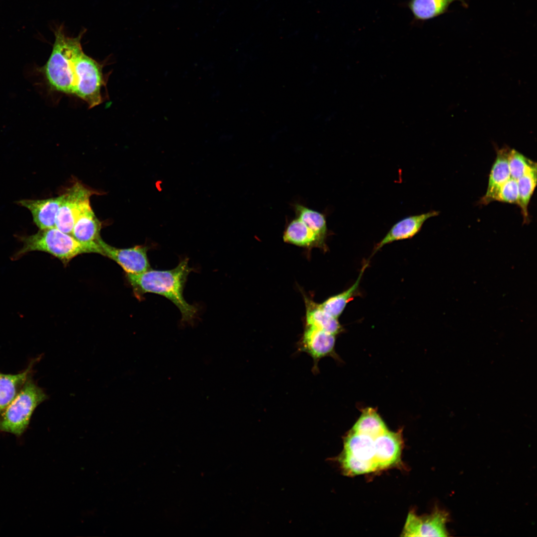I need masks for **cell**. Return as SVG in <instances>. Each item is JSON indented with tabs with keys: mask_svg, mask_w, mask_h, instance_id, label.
Masks as SVG:
<instances>
[{
	"mask_svg": "<svg viewBox=\"0 0 537 537\" xmlns=\"http://www.w3.org/2000/svg\"><path fill=\"white\" fill-rule=\"evenodd\" d=\"M23 246L13 256L17 260L27 253L41 251L47 253L67 264L73 258L84 253H95L90 247L82 244L71 234L61 231L56 227L39 229L35 234L19 236Z\"/></svg>",
	"mask_w": 537,
	"mask_h": 537,
	"instance_id": "cell-3",
	"label": "cell"
},
{
	"mask_svg": "<svg viewBox=\"0 0 537 537\" xmlns=\"http://www.w3.org/2000/svg\"><path fill=\"white\" fill-rule=\"evenodd\" d=\"M306 306V325L312 326L337 335L343 329L338 318L333 316L320 306L307 297H304Z\"/></svg>",
	"mask_w": 537,
	"mask_h": 537,
	"instance_id": "cell-16",
	"label": "cell"
},
{
	"mask_svg": "<svg viewBox=\"0 0 537 537\" xmlns=\"http://www.w3.org/2000/svg\"><path fill=\"white\" fill-rule=\"evenodd\" d=\"M511 177L518 180L526 173L537 167V164L515 149H510L508 158Z\"/></svg>",
	"mask_w": 537,
	"mask_h": 537,
	"instance_id": "cell-21",
	"label": "cell"
},
{
	"mask_svg": "<svg viewBox=\"0 0 537 537\" xmlns=\"http://www.w3.org/2000/svg\"><path fill=\"white\" fill-rule=\"evenodd\" d=\"M48 397L44 390L30 376L0 414V432L17 436L22 435L27 428L35 409Z\"/></svg>",
	"mask_w": 537,
	"mask_h": 537,
	"instance_id": "cell-4",
	"label": "cell"
},
{
	"mask_svg": "<svg viewBox=\"0 0 537 537\" xmlns=\"http://www.w3.org/2000/svg\"><path fill=\"white\" fill-rule=\"evenodd\" d=\"M351 430L359 433L377 436L385 433L388 429L376 411L367 408L362 410L360 416Z\"/></svg>",
	"mask_w": 537,
	"mask_h": 537,
	"instance_id": "cell-19",
	"label": "cell"
},
{
	"mask_svg": "<svg viewBox=\"0 0 537 537\" xmlns=\"http://www.w3.org/2000/svg\"><path fill=\"white\" fill-rule=\"evenodd\" d=\"M99 193L76 182L64 192V197L58 210L55 227L71 234L74 224L83 210L90 204V197Z\"/></svg>",
	"mask_w": 537,
	"mask_h": 537,
	"instance_id": "cell-5",
	"label": "cell"
},
{
	"mask_svg": "<svg viewBox=\"0 0 537 537\" xmlns=\"http://www.w3.org/2000/svg\"><path fill=\"white\" fill-rule=\"evenodd\" d=\"M192 270L189 267L188 259L184 258L172 269H150L140 274H126L127 280L138 298H141L146 293L162 295L178 308L181 314L182 321L190 322L196 317L198 309L185 301L183 291L187 276Z\"/></svg>",
	"mask_w": 537,
	"mask_h": 537,
	"instance_id": "cell-2",
	"label": "cell"
},
{
	"mask_svg": "<svg viewBox=\"0 0 537 537\" xmlns=\"http://www.w3.org/2000/svg\"><path fill=\"white\" fill-rule=\"evenodd\" d=\"M101 228V223L89 204L77 218L71 235L79 242L93 248L95 253L101 254L98 244Z\"/></svg>",
	"mask_w": 537,
	"mask_h": 537,
	"instance_id": "cell-11",
	"label": "cell"
},
{
	"mask_svg": "<svg viewBox=\"0 0 537 537\" xmlns=\"http://www.w3.org/2000/svg\"><path fill=\"white\" fill-rule=\"evenodd\" d=\"M438 214V211H431L409 216L400 220L391 227L382 239L376 245L373 253L393 242L413 238L420 231L426 220L437 216Z\"/></svg>",
	"mask_w": 537,
	"mask_h": 537,
	"instance_id": "cell-10",
	"label": "cell"
},
{
	"mask_svg": "<svg viewBox=\"0 0 537 537\" xmlns=\"http://www.w3.org/2000/svg\"><path fill=\"white\" fill-rule=\"evenodd\" d=\"M39 357L32 359L27 367L15 374L0 372V414L13 400L27 380L32 376L33 367Z\"/></svg>",
	"mask_w": 537,
	"mask_h": 537,
	"instance_id": "cell-13",
	"label": "cell"
},
{
	"mask_svg": "<svg viewBox=\"0 0 537 537\" xmlns=\"http://www.w3.org/2000/svg\"><path fill=\"white\" fill-rule=\"evenodd\" d=\"M64 196V193L47 199H22L16 203L30 211L33 222L39 229H45L55 227L57 215Z\"/></svg>",
	"mask_w": 537,
	"mask_h": 537,
	"instance_id": "cell-9",
	"label": "cell"
},
{
	"mask_svg": "<svg viewBox=\"0 0 537 537\" xmlns=\"http://www.w3.org/2000/svg\"><path fill=\"white\" fill-rule=\"evenodd\" d=\"M295 216L308 226L322 240L326 242L329 234L326 214L312 209L300 202L291 204Z\"/></svg>",
	"mask_w": 537,
	"mask_h": 537,
	"instance_id": "cell-18",
	"label": "cell"
},
{
	"mask_svg": "<svg viewBox=\"0 0 537 537\" xmlns=\"http://www.w3.org/2000/svg\"><path fill=\"white\" fill-rule=\"evenodd\" d=\"M101 255L117 263L128 274H137L151 269L147 257L149 247L135 246L129 248H117L106 244L100 238L98 241Z\"/></svg>",
	"mask_w": 537,
	"mask_h": 537,
	"instance_id": "cell-6",
	"label": "cell"
},
{
	"mask_svg": "<svg viewBox=\"0 0 537 537\" xmlns=\"http://www.w3.org/2000/svg\"><path fill=\"white\" fill-rule=\"evenodd\" d=\"M459 1L464 7L466 0H409L406 6L412 12L414 22H423L438 17L448 11L449 5Z\"/></svg>",
	"mask_w": 537,
	"mask_h": 537,
	"instance_id": "cell-14",
	"label": "cell"
},
{
	"mask_svg": "<svg viewBox=\"0 0 537 537\" xmlns=\"http://www.w3.org/2000/svg\"><path fill=\"white\" fill-rule=\"evenodd\" d=\"M66 35L62 25L54 30L55 40L46 63L37 68L48 90L73 95L85 101L89 108L103 101L101 90L106 84L103 64L86 55L81 40Z\"/></svg>",
	"mask_w": 537,
	"mask_h": 537,
	"instance_id": "cell-1",
	"label": "cell"
},
{
	"mask_svg": "<svg viewBox=\"0 0 537 537\" xmlns=\"http://www.w3.org/2000/svg\"><path fill=\"white\" fill-rule=\"evenodd\" d=\"M368 265V263H366L362 266L356 281L352 286L341 293L327 299L320 304L321 307L328 313L338 318L343 312L347 304L357 294L360 280Z\"/></svg>",
	"mask_w": 537,
	"mask_h": 537,
	"instance_id": "cell-17",
	"label": "cell"
},
{
	"mask_svg": "<svg viewBox=\"0 0 537 537\" xmlns=\"http://www.w3.org/2000/svg\"><path fill=\"white\" fill-rule=\"evenodd\" d=\"M286 223L283 234L285 242L307 248L316 247L326 249V242L298 217L287 219Z\"/></svg>",
	"mask_w": 537,
	"mask_h": 537,
	"instance_id": "cell-12",
	"label": "cell"
},
{
	"mask_svg": "<svg viewBox=\"0 0 537 537\" xmlns=\"http://www.w3.org/2000/svg\"><path fill=\"white\" fill-rule=\"evenodd\" d=\"M493 201L518 205L519 192L517 180L511 177L502 184L491 198L490 202Z\"/></svg>",
	"mask_w": 537,
	"mask_h": 537,
	"instance_id": "cell-22",
	"label": "cell"
},
{
	"mask_svg": "<svg viewBox=\"0 0 537 537\" xmlns=\"http://www.w3.org/2000/svg\"><path fill=\"white\" fill-rule=\"evenodd\" d=\"M510 149L504 147L497 150V155L489 174L488 186L481 203L486 204L498 188L510 178L508 158Z\"/></svg>",
	"mask_w": 537,
	"mask_h": 537,
	"instance_id": "cell-15",
	"label": "cell"
},
{
	"mask_svg": "<svg viewBox=\"0 0 537 537\" xmlns=\"http://www.w3.org/2000/svg\"><path fill=\"white\" fill-rule=\"evenodd\" d=\"M336 335L316 327L306 325L300 344V349L313 358L317 366L319 360L333 355Z\"/></svg>",
	"mask_w": 537,
	"mask_h": 537,
	"instance_id": "cell-8",
	"label": "cell"
},
{
	"mask_svg": "<svg viewBox=\"0 0 537 537\" xmlns=\"http://www.w3.org/2000/svg\"><path fill=\"white\" fill-rule=\"evenodd\" d=\"M448 515L444 511L436 509L432 514L417 516L410 512L402 532L403 537H447L446 524Z\"/></svg>",
	"mask_w": 537,
	"mask_h": 537,
	"instance_id": "cell-7",
	"label": "cell"
},
{
	"mask_svg": "<svg viewBox=\"0 0 537 537\" xmlns=\"http://www.w3.org/2000/svg\"><path fill=\"white\" fill-rule=\"evenodd\" d=\"M537 167L528 171L517 180L519 201L524 223L529 221L528 206L537 185Z\"/></svg>",
	"mask_w": 537,
	"mask_h": 537,
	"instance_id": "cell-20",
	"label": "cell"
}]
</instances>
